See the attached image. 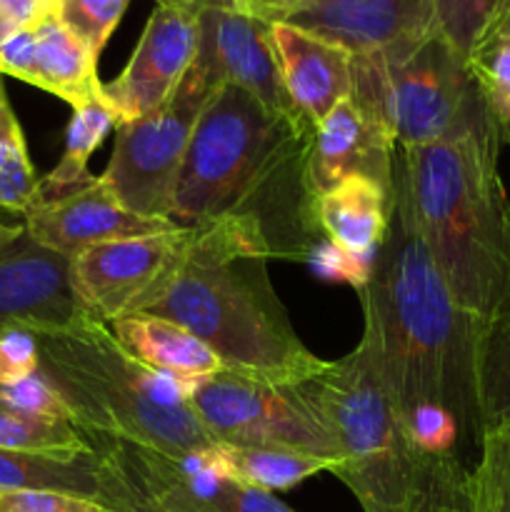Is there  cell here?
<instances>
[{"label":"cell","mask_w":510,"mask_h":512,"mask_svg":"<svg viewBox=\"0 0 510 512\" xmlns=\"http://www.w3.org/2000/svg\"><path fill=\"white\" fill-rule=\"evenodd\" d=\"M23 235V225H8V223H0V253H3L8 245H13L15 240Z\"/></svg>","instance_id":"cell-38"},{"label":"cell","mask_w":510,"mask_h":512,"mask_svg":"<svg viewBox=\"0 0 510 512\" xmlns=\"http://www.w3.org/2000/svg\"><path fill=\"white\" fill-rule=\"evenodd\" d=\"M15 490H53L100 503L98 448L75 460L0 450V493Z\"/></svg>","instance_id":"cell-22"},{"label":"cell","mask_w":510,"mask_h":512,"mask_svg":"<svg viewBox=\"0 0 510 512\" xmlns=\"http://www.w3.org/2000/svg\"><path fill=\"white\" fill-rule=\"evenodd\" d=\"M110 330L138 363L178 383L185 398L198 383L228 370L203 340L175 320L133 313L113 320Z\"/></svg>","instance_id":"cell-20"},{"label":"cell","mask_w":510,"mask_h":512,"mask_svg":"<svg viewBox=\"0 0 510 512\" xmlns=\"http://www.w3.org/2000/svg\"><path fill=\"white\" fill-rule=\"evenodd\" d=\"M128 5L130 0H55V15L100 58Z\"/></svg>","instance_id":"cell-29"},{"label":"cell","mask_w":510,"mask_h":512,"mask_svg":"<svg viewBox=\"0 0 510 512\" xmlns=\"http://www.w3.org/2000/svg\"><path fill=\"white\" fill-rule=\"evenodd\" d=\"M480 458L468 473L470 512H510V418L480 435Z\"/></svg>","instance_id":"cell-27"},{"label":"cell","mask_w":510,"mask_h":512,"mask_svg":"<svg viewBox=\"0 0 510 512\" xmlns=\"http://www.w3.org/2000/svg\"><path fill=\"white\" fill-rule=\"evenodd\" d=\"M278 20L330 40L350 55H373L428 38L435 0H298Z\"/></svg>","instance_id":"cell-14"},{"label":"cell","mask_w":510,"mask_h":512,"mask_svg":"<svg viewBox=\"0 0 510 512\" xmlns=\"http://www.w3.org/2000/svg\"><path fill=\"white\" fill-rule=\"evenodd\" d=\"M25 235L43 248L73 260L95 245L110 240L140 238L175 230L168 218H145L120 203L100 175H93L80 188L40 198L25 213Z\"/></svg>","instance_id":"cell-13"},{"label":"cell","mask_w":510,"mask_h":512,"mask_svg":"<svg viewBox=\"0 0 510 512\" xmlns=\"http://www.w3.org/2000/svg\"><path fill=\"white\" fill-rule=\"evenodd\" d=\"M40 370L38 340L30 330L15 328L0 335V388L15 385Z\"/></svg>","instance_id":"cell-34"},{"label":"cell","mask_w":510,"mask_h":512,"mask_svg":"<svg viewBox=\"0 0 510 512\" xmlns=\"http://www.w3.org/2000/svg\"><path fill=\"white\" fill-rule=\"evenodd\" d=\"M40 373L73 410L75 425L95 440L140 445L180 455L213 448L215 440L183 388L133 358L110 325L80 315L63 328L33 333Z\"/></svg>","instance_id":"cell-5"},{"label":"cell","mask_w":510,"mask_h":512,"mask_svg":"<svg viewBox=\"0 0 510 512\" xmlns=\"http://www.w3.org/2000/svg\"><path fill=\"white\" fill-rule=\"evenodd\" d=\"M288 3L290 0H235V10L273 23V20H278L280 13L288 8Z\"/></svg>","instance_id":"cell-36"},{"label":"cell","mask_w":510,"mask_h":512,"mask_svg":"<svg viewBox=\"0 0 510 512\" xmlns=\"http://www.w3.org/2000/svg\"><path fill=\"white\" fill-rule=\"evenodd\" d=\"M0 512H115L98 500L53 490H15L0 493Z\"/></svg>","instance_id":"cell-33"},{"label":"cell","mask_w":510,"mask_h":512,"mask_svg":"<svg viewBox=\"0 0 510 512\" xmlns=\"http://www.w3.org/2000/svg\"><path fill=\"white\" fill-rule=\"evenodd\" d=\"M0 450L75 460L93 455L95 443L88 433L68 420L25 413L0 400Z\"/></svg>","instance_id":"cell-24"},{"label":"cell","mask_w":510,"mask_h":512,"mask_svg":"<svg viewBox=\"0 0 510 512\" xmlns=\"http://www.w3.org/2000/svg\"><path fill=\"white\" fill-rule=\"evenodd\" d=\"M0 400H5L13 408L25 410V413L68 420V423L75 425L73 410L68 408V403L60 398L58 390L53 388V383L40 370L35 375H30V378L20 380V383L0 388Z\"/></svg>","instance_id":"cell-31"},{"label":"cell","mask_w":510,"mask_h":512,"mask_svg":"<svg viewBox=\"0 0 510 512\" xmlns=\"http://www.w3.org/2000/svg\"><path fill=\"white\" fill-rule=\"evenodd\" d=\"M275 258L263 225L243 215L190 228L188 248L163 298L148 310L203 340L228 370L295 385L328 365L290 325L270 280Z\"/></svg>","instance_id":"cell-3"},{"label":"cell","mask_w":510,"mask_h":512,"mask_svg":"<svg viewBox=\"0 0 510 512\" xmlns=\"http://www.w3.org/2000/svg\"><path fill=\"white\" fill-rule=\"evenodd\" d=\"M70 285V260L20 235L0 253V335L23 328L30 333L63 328L80 318Z\"/></svg>","instance_id":"cell-15"},{"label":"cell","mask_w":510,"mask_h":512,"mask_svg":"<svg viewBox=\"0 0 510 512\" xmlns=\"http://www.w3.org/2000/svg\"><path fill=\"white\" fill-rule=\"evenodd\" d=\"M55 15V0H0V45Z\"/></svg>","instance_id":"cell-35"},{"label":"cell","mask_w":510,"mask_h":512,"mask_svg":"<svg viewBox=\"0 0 510 512\" xmlns=\"http://www.w3.org/2000/svg\"><path fill=\"white\" fill-rule=\"evenodd\" d=\"M500 130L483 105L460 135L395 148L423 238L473 320L510 300V200L500 178Z\"/></svg>","instance_id":"cell-4"},{"label":"cell","mask_w":510,"mask_h":512,"mask_svg":"<svg viewBox=\"0 0 510 512\" xmlns=\"http://www.w3.org/2000/svg\"><path fill=\"white\" fill-rule=\"evenodd\" d=\"M95 448H98L100 503L108 505V508H113L115 512H163L155 508V505L130 483V478L123 473V468H120L98 443H95Z\"/></svg>","instance_id":"cell-32"},{"label":"cell","mask_w":510,"mask_h":512,"mask_svg":"<svg viewBox=\"0 0 510 512\" xmlns=\"http://www.w3.org/2000/svg\"><path fill=\"white\" fill-rule=\"evenodd\" d=\"M313 133L300 115L275 113L238 85H218L190 138L170 220L195 228L243 215L263 225L275 255H308V235L318 233L308 183Z\"/></svg>","instance_id":"cell-2"},{"label":"cell","mask_w":510,"mask_h":512,"mask_svg":"<svg viewBox=\"0 0 510 512\" xmlns=\"http://www.w3.org/2000/svg\"><path fill=\"white\" fill-rule=\"evenodd\" d=\"M213 90L198 65L190 63L160 108L115 128L113 155L100 178L125 208L145 218L170 220L180 168Z\"/></svg>","instance_id":"cell-8"},{"label":"cell","mask_w":510,"mask_h":512,"mask_svg":"<svg viewBox=\"0 0 510 512\" xmlns=\"http://www.w3.org/2000/svg\"><path fill=\"white\" fill-rule=\"evenodd\" d=\"M158 5H185V0H155Z\"/></svg>","instance_id":"cell-40"},{"label":"cell","mask_w":510,"mask_h":512,"mask_svg":"<svg viewBox=\"0 0 510 512\" xmlns=\"http://www.w3.org/2000/svg\"><path fill=\"white\" fill-rule=\"evenodd\" d=\"M350 98L400 148L455 138L485 105L468 60L438 30L405 48L353 55Z\"/></svg>","instance_id":"cell-7"},{"label":"cell","mask_w":510,"mask_h":512,"mask_svg":"<svg viewBox=\"0 0 510 512\" xmlns=\"http://www.w3.org/2000/svg\"><path fill=\"white\" fill-rule=\"evenodd\" d=\"M215 455L228 478L265 490V493H280V490L305 483L318 473H333V460L288 448L215 443Z\"/></svg>","instance_id":"cell-21"},{"label":"cell","mask_w":510,"mask_h":512,"mask_svg":"<svg viewBox=\"0 0 510 512\" xmlns=\"http://www.w3.org/2000/svg\"><path fill=\"white\" fill-rule=\"evenodd\" d=\"M40 200V178L30 163L23 128L0 90V208L25 215Z\"/></svg>","instance_id":"cell-26"},{"label":"cell","mask_w":510,"mask_h":512,"mask_svg":"<svg viewBox=\"0 0 510 512\" xmlns=\"http://www.w3.org/2000/svg\"><path fill=\"white\" fill-rule=\"evenodd\" d=\"M398 145L355 103L345 98L318 125L308 150V183L325 193L348 175H368L390 188Z\"/></svg>","instance_id":"cell-17"},{"label":"cell","mask_w":510,"mask_h":512,"mask_svg":"<svg viewBox=\"0 0 510 512\" xmlns=\"http://www.w3.org/2000/svg\"><path fill=\"white\" fill-rule=\"evenodd\" d=\"M505 0H435V28L465 60L498 18Z\"/></svg>","instance_id":"cell-28"},{"label":"cell","mask_w":510,"mask_h":512,"mask_svg":"<svg viewBox=\"0 0 510 512\" xmlns=\"http://www.w3.org/2000/svg\"><path fill=\"white\" fill-rule=\"evenodd\" d=\"M190 228L140 238L110 240L70 260V285L88 318L110 325L133 313H148L188 248Z\"/></svg>","instance_id":"cell-10"},{"label":"cell","mask_w":510,"mask_h":512,"mask_svg":"<svg viewBox=\"0 0 510 512\" xmlns=\"http://www.w3.org/2000/svg\"><path fill=\"white\" fill-rule=\"evenodd\" d=\"M335 443L333 475L363 512H415L428 485L433 453L410 440L383 383L370 345L295 383Z\"/></svg>","instance_id":"cell-6"},{"label":"cell","mask_w":510,"mask_h":512,"mask_svg":"<svg viewBox=\"0 0 510 512\" xmlns=\"http://www.w3.org/2000/svg\"><path fill=\"white\" fill-rule=\"evenodd\" d=\"M365 328L383 383L408 425L425 410H445L463 440L480 443L475 398V323L450 293L423 238L398 158L390 180L383 245L358 288Z\"/></svg>","instance_id":"cell-1"},{"label":"cell","mask_w":510,"mask_h":512,"mask_svg":"<svg viewBox=\"0 0 510 512\" xmlns=\"http://www.w3.org/2000/svg\"><path fill=\"white\" fill-rule=\"evenodd\" d=\"M188 8H193L195 13L205 8H223V10H235V0H185Z\"/></svg>","instance_id":"cell-39"},{"label":"cell","mask_w":510,"mask_h":512,"mask_svg":"<svg viewBox=\"0 0 510 512\" xmlns=\"http://www.w3.org/2000/svg\"><path fill=\"white\" fill-rule=\"evenodd\" d=\"M475 398L483 430L510 418V300L475 323Z\"/></svg>","instance_id":"cell-23"},{"label":"cell","mask_w":510,"mask_h":512,"mask_svg":"<svg viewBox=\"0 0 510 512\" xmlns=\"http://www.w3.org/2000/svg\"><path fill=\"white\" fill-rule=\"evenodd\" d=\"M270 35L285 95L295 113L315 128L353 93V55L283 20L270 23Z\"/></svg>","instance_id":"cell-18"},{"label":"cell","mask_w":510,"mask_h":512,"mask_svg":"<svg viewBox=\"0 0 510 512\" xmlns=\"http://www.w3.org/2000/svg\"><path fill=\"white\" fill-rule=\"evenodd\" d=\"M195 50L198 13L188 5H158L123 73L100 90V100L118 125L160 108L188 73Z\"/></svg>","instance_id":"cell-11"},{"label":"cell","mask_w":510,"mask_h":512,"mask_svg":"<svg viewBox=\"0 0 510 512\" xmlns=\"http://www.w3.org/2000/svg\"><path fill=\"white\" fill-rule=\"evenodd\" d=\"M500 33H510V0H505L503 8H500V13H498V18H495V23L490 25L488 33L483 35V40L490 38V35H500ZM483 40H480V43H483ZM478 45H475V48H478ZM470 55H473V53H470Z\"/></svg>","instance_id":"cell-37"},{"label":"cell","mask_w":510,"mask_h":512,"mask_svg":"<svg viewBox=\"0 0 510 512\" xmlns=\"http://www.w3.org/2000/svg\"><path fill=\"white\" fill-rule=\"evenodd\" d=\"M415 512H470L468 470L458 455H435L423 500Z\"/></svg>","instance_id":"cell-30"},{"label":"cell","mask_w":510,"mask_h":512,"mask_svg":"<svg viewBox=\"0 0 510 512\" xmlns=\"http://www.w3.org/2000/svg\"><path fill=\"white\" fill-rule=\"evenodd\" d=\"M293 3H298V0H290V3H288V8H290V5H293ZM280 15H283V13H280Z\"/></svg>","instance_id":"cell-41"},{"label":"cell","mask_w":510,"mask_h":512,"mask_svg":"<svg viewBox=\"0 0 510 512\" xmlns=\"http://www.w3.org/2000/svg\"><path fill=\"white\" fill-rule=\"evenodd\" d=\"M113 128H118V120L103 103L73 108V118L65 130L63 158L45 178H40V198H53L88 183L93 178L88 170L90 155L100 148Z\"/></svg>","instance_id":"cell-25"},{"label":"cell","mask_w":510,"mask_h":512,"mask_svg":"<svg viewBox=\"0 0 510 512\" xmlns=\"http://www.w3.org/2000/svg\"><path fill=\"white\" fill-rule=\"evenodd\" d=\"M0 75L53 93L70 108L103 103L98 58L78 35L60 23L58 15H50L40 25L0 45Z\"/></svg>","instance_id":"cell-16"},{"label":"cell","mask_w":510,"mask_h":512,"mask_svg":"<svg viewBox=\"0 0 510 512\" xmlns=\"http://www.w3.org/2000/svg\"><path fill=\"white\" fill-rule=\"evenodd\" d=\"M315 225L338 253L370 268L390 220V188L368 175H348L315 195Z\"/></svg>","instance_id":"cell-19"},{"label":"cell","mask_w":510,"mask_h":512,"mask_svg":"<svg viewBox=\"0 0 510 512\" xmlns=\"http://www.w3.org/2000/svg\"><path fill=\"white\" fill-rule=\"evenodd\" d=\"M188 405L215 443L288 448L338 463L333 438L295 385L223 370L195 385Z\"/></svg>","instance_id":"cell-9"},{"label":"cell","mask_w":510,"mask_h":512,"mask_svg":"<svg viewBox=\"0 0 510 512\" xmlns=\"http://www.w3.org/2000/svg\"><path fill=\"white\" fill-rule=\"evenodd\" d=\"M193 63L213 88L238 85L265 108L298 115L285 95L270 20L240 10H198V50Z\"/></svg>","instance_id":"cell-12"}]
</instances>
